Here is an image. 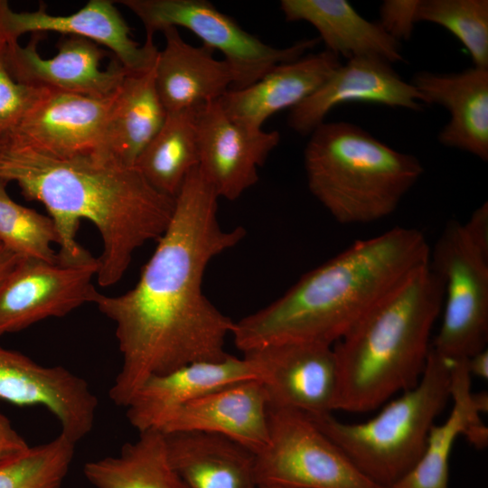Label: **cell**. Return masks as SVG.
I'll return each instance as SVG.
<instances>
[{
  "label": "cell",
  "instance_id": "52a82bcc",
  "mask_svg": "<svg viewBox=\"0 0 488 488\" xmlns=\"http://www.w3.org/2000/svg\"><path fill=\"white\" fill-rule=\"evenodd\" d=\"M429 267L444 285L443 319L431 348L451 360L467 359L488 341V250L463 223H446L429 253Z\"/></svg>",
  "mask_w": 488,
  "mask_h": 488
},
{
  "label": "cell",
  "instance_id": "83f0119b",
  "mask_svg": "<svg viewBox=\"0 0 488 488\" xmlns=\"http://www.w3.org/2000/svg\"><path fill=\"white\" fill-rule=\"evenodd\" d=\"M197 109L167 113L135 164L151 186L173 198L199 164Z\"/></svg>",
  "mask_w": 488,
  "mask_h": 488
},
{
  "label": "cell",
  "instance_id": "8fae6325",
  "mask_svg": "<svg viewBox=\"0 0 488 488\" xmlns=\"http://www.w3.org/2000/svg\"><path fill=\"white\" fill-rule=\"evenodd\" d=\"M244 356L257 371L269 408L310 417L334 411L337 369L333 345L282 342L244 352Z\"/></svg>",
  "mask_w": 488,
  "mask_h": 488
},
{
  "label": "cell",
  "instance_id": "3957f363",
  "mask_svg": "<svg viewBox=\"0 0 488 488\" xmlns=\"http://www.w3.org/2000/svg\"><path fill=\"white\" fill-rule=\"evenodd\" d=\"M429 253L414 228L395 227L355 241L271 304L234 322V343L243 352L291 341L333 345L427 264Z\"/></svg>",
  "mask_w": 488,
  "mask_h": 488
},
{
  "label": "cell",
  "instance_id": "4fadbf2b",
  "mask_svg": "<svg viewBox=\"0 0 488 488\" xmlns=\"http://www.w3.org/2000/svg\"><path fill=\"white\" fill-rule=\"evenodd\" d=\"M0 400L42 406L76 444L92 430L98 399L87 381L62 366H43L0 345Z\"/></svg>",
  "mask_w": 488,
  "mask_h": 488
},
{
  "label": "cell",
  "instance_id": "cb8c5ba5",
  "mask_svg": "<svg viewBox=\"0 0 488 488\" xmlns=\"http://www.w3.org/2000/svg\"><path fill=\"white\" fill-rule=\"evenodd\" d=\"M166 116L155 88V67L145 72H127L114 93L103 133L92 155L135 166Z\"/></svg>",
  "mask_w": 488,
  "mask_h": 488
},
{
  "label": "cell",
  "instance_id": "ffe728a7",
  "mask_svg": "<svg viewBox=\"0 0 488 488\" xmlns=\"http://www.w3.org/2000/svg\"><path fill=\"white\" fill-rule=\"evenodd\" d=\"M340 57L324 50L279 64L251 85L229 89L219 104L236 123L263 129L274 114L293 108L321 87L341 66Z\"/></svg>",
  "mask_w": 488,
  "mask_h": 488
},
{
  "label": "cell",
  "instance_id": "d590c367",
  "mask_svg": "<svg viewBox=\"0 0 488 488\" xmlns=\"http://www.w3.org/2000/svg\"><path fill=\"white\" fill-rule=\"evenodd\" d=\"M466 366L471 376L483 380L488 378V351L483 349L466 359Z\"/></svg>",
  "mask_w": 488,
  "mask_h": 488
},
{
  "label": "cell",
  "instance_id": "d6a6232c",
  "mask_svg": "<svg viewBox=\"0 0 488 488\" xmlns=\"http://www.w3.org/2000/svg\"><path fill=\"white\" fill-rule=\"evenodd\" d=\"M419 0H385L380 7L381 28L399 42L408 40L414 31Z\"/></svg>",
  "mask_w": 488,
  "mask_h": 488
},
{
  "label": "cell",
  "instance_id": "7a4b0ae2",
  "mask_svg": "<svg viewBox=\"0 0 488 488\" xmlns=\"http://www.w3.org/2000/svg\"><path fill=\"white\" fill-rule=\"evenodd\" d=\"M0 179L15 183L26 199L45 207L58 231L62 264L95 258L77 240L82 220L95 226L102 240L96 279L103 287L122 278L138 248L162 236L174 208V198L151 186L136 166L92 154L55 157L5 141Z\"/></svg>",
  "mask_w": 488,
  "mask_h": 488
},
{
  "label": "cell",
  "instance_id": "5b68a950",
  "mask_svg": "<svg viewBox=\"0 0 488 488\" xmlns=\"http://www.w3.org/2000/svg\"><path fill=\"white\" fill-rule=\"evenodd\" d=\"M304 151L311 193L342 224H362L390 215L424 168L349 122L319 125Z\"/></svg>",
  "mask_w": 488,
  "mask_h": 488
},
{
  "label": "cell",
  "instance_id": "ac0fdd59",
  "mask_svg": "<svg viewBox=\"0 0 488 488\" xmlns=\"http://www.w3.org/2000/svg\"><path fill=\"white\" fill-rule=\"evenodd\" d=\"M159 431L219 435L257 455L268 440V401L265 389L257 379L218 389L184 405Z\"/></svg>",
  "mask_w": 488,
  "mask_h": 488
},
{
  "label": "cell",
  "instance_id": "44dd1931",
  "mask_svg": "<svg viewBox=\"0 0 488 488\" xmlns=\"http://www.w3.org/2000/svg\"><path fill=\"white\" fill-rule=\"evenodd\" d=\"M450 376L453 405L448 417L434 424L417 465L389 488H449V459L455 439L464 435L476 448L487 446L488 430L481 420V414L488 410L487 393L472 391L466 359L451 360Z\"/></svg>",
  "mask_w": 488,
  "mask_h": 488
},
{
  "label": "cell",
  "instance_id": "5bb4252c",
  "mask_svg": "<svg viewBox=\"0 0 488 488\" xmlns=\"http://www.w3.org/2000/svg\"><path fill=\"white\" fill-rule=\"evenodd\" d=\"M196 123L200 172L219 199H238L258 182V167L278 145L280 134L236 123L218 100L197 109Z\"/></svg>",
  "mask_w": 488,
  "mask_h": 488
},
{
  "label": "cell",
  "instance_id": "277c9868",
  "mask_svg": "<svg viewBox=\"0 0 488 488\" xmlns=\"http://www.w3.org/2000/svg\"><path fill=\"white\" fill-rule=\"evenodd\" d=\"M443 301V282L428 261L335 343L333 409L370 412L414 388L426 369Z\"/></svg>",
  "mask_w": 488,
  "mask_h": 488
},
{
  "label": "cell",
  "instance_id": "30bf717a",
  "mask_svg": "<svg viewBox=\"0 0 488 488\" xmlns=\"http://www.w3.org/2000/svg\"><path fill=\"white\" fill-rule=\"evenodd\" d=\"M98 258L79 265L22 258L0 285V336L92 303Z\"/></svg>",
  "mask_w": 488,
  "mask_h": 488
},
{
  "label": "cell",
  "instance_id": "8d00e7d4",
  "mask_svg": "<svg viewBox=\"0 0 488 488\" xmlns=\"http://www.w3.org/2000/svg\"><path fill=\"white\" fill-rule=\"evenodd\" d=\"M21 258L20 256L5 247L0 248V285L16 267Z\"/></svg>",
  "mask_w": 488,
  "mask_h": 488
},
{
  "label": "cell",
  "instance_id": "484cf974",
  "mask_svg": "<svg viewBox=\"0 0 488 488\" xmlns=\"http://www.w3.org/2000/svg\"><path fill=\"white\" fill-rule=\"evenodd\" d=\"M164 435L170 461L187 488H261L255 454L241 445L203 432Z\"/></svg>",
  "mask_w": 488,
  "mask_h": 488
},
{
  "label": "cell",
  "instance_id": "ab89813d",
  "mask_svg": "<svg viewBox=\"0 0 488 488\" xmlns=\"http://www.w3.org/2000/svg\"><path fill=\"white\" fill-rule=\"evenodd\" d=\"M4 247L1 243H0V248Z\"/></svg>",
  "mask_w": 488,
  "mask_h": 488
},
{
  "label": "cell",
  "instance_id": "f1b7e54d",
  "mask_svg": "<svg viewBox=\"0 0 488 488\" xmlns=\"http://www.w3.org/2000/svg\"><path fill=\"white\" fill-rule=\"evenodd\" d=\"M0 179V243L21 258L59 262L52 248L59 245L55 224L49 215L15 202Z\"/></svg>",
  "mask_w": 488,
  "mask_h": 488
},
{
  "label": "cell",
  "instance_id": "e575fe53",
  "mask_svg": "<svg viewBox=\"0 0 488 488\" xmlns=\"http://www.w3.org/2000/svg\"><path fill=\"white\" fill-rule=\"evenodd\" d=\"M471 239L482 249L488 250V205L478 207L463 224Z\"/></svg>",
  "mask_w": 488,
  "mask_h": 488
},
{
  "label": "cell",
  "instance_id": "4316f807",
  "mask_svg": "<svg viewBox=\"0 0 488 488\" xmlns=\"http://www.w3.org/2000/svg\"><path fill=\"white\" fill-rule=\"evenodd\" d=\"M83 473L96 488H187L170 461L164 435L156 429L140 432L117 456L88 462Z\"/></svg>",
  "mask_w": 488,
  "mask_h": 488
},
{
  "label": "cell",
  "instance_id": "4dcf8cb0",
  "mask_svg": "<svg viewBox=\"0 0 488 488\" xmlns=\"http://www.w3.org/2000/svg\"><path fill=\"white\" fill-rule=\"evenodd\" d=\"M436 23L454 34L475 67L488 69L487 0H419L416 22Z\"/></svg>",
  "mask_w": 488,
  "mask_h": 488
},
{
  "label": "cell",
  "instance_id": "d4e9b609",
  "mask_svg": "<svg viewBox=\"0 0 488 488\" xmlns=\"http://www.w3.org/2000/svg\"><path fill=\"white\" fill-rule=\"evenodd\" d=\"M280 9L288 22L312 24L326 50L338 57H377L391 64L403 61L400 43L346 0H282Z\"/></svg>",
  "mask_w": 488,
  "mask_h": 488
},
{
  "label": "cell",
  "instance_id": "603a6c76",
  "mask_svg": "<svg viewBox=\"0 0 488 488\" xmlns=\"http://www.w3.org/2000/svg\"><path fill=\"white\" fill-rule=\"evenodd\" d=\"M411 84L424 104H438L450 113L438 134L448 147L488 159V69L474 67L458 73H417Z\"/></svg>",
  "mask_w": 488,
  "mask_h": 488
},
{
  "label": "cell",
  "instance_id": "e0dca14e",
  "mask_svg": "<svg viewBox=\"0 0 488 488\" xmlns=\"http://www.w3.org/2000/svg\"><path fill=\"white\" fill-rule=\"evenodd\" d=\"M113 96L94 98L50 90L6 141L55 157L93 154L103 133Z\"/></svg>",
  "mask_w": 488,
  "mask_h": 488
},
{
  "label": "cell",
  "instance_id": "2e32d148",
  "mask_svg": "<svg viewBox=\"0 0 488 488\" xmlns=\"http://www.w3.org/2000/svg\"><path fill=\"white\" fill-rule=\"evenodd\" d=\"M370 102L419 111L421 94L404 81L391 63L377 57H357L341 64L312 95L290 109L289 127L310 135L336 106L346 102Z\"/></svg>",
  "mask_w": 488,
  "mask_h": 488
},
{
  "label": "cell",
  "instance_id": "74e56055",
  "mask_svg": "<svg viewBox=\"0 0 488 488\" xmlns=\"http://www.w3.org/2000/svg\"><path fill=\"white\" fill-rule=\"evenodd\" d=\"M3 144L0 142V152L2 150Z\"/></svg>",
  "mask_w": 488,
  "mask_h": 488
},
{
  "label": "cell",
  "instance_id": "7c38bea8",
  "mask_svg": "<svg viewBox=\"0 0 488 488\" xmlns=\"http://www.w3.org/2000/svg\"><path fill=\"white\" fill-rule=\"evenodd\" d=\"M41 39V33H34L24 46L7 42L6 65L17 82L52 91L107 98L115 93L128 72L116 58L102 70L100 64L107 52L89 39L64 35L56 44L57 53L47 59L38 52Z\"/></svg>",
  "mask_w": 488,
  "mask_h": 488
},
{
  "label": "cell",
  "instance_id": "ba28073f",
  "mask_svg": "<svg viewBox=\"0 0 488 488\" xmlns=\"http://www.w3.org/2000/svg\"><path fill=\"white\" fill-rule=\"evenodd\" d=\"M142 23L146 38L169 27H183L202 41V45L219 51L232 68V89L248 87L274 67L296 61L320 42L300 40L277 48L265 43L244 30L232 17L206 0H120Z\"/></svg>",
  "mask_w": 488,
  "mask_h": 488
},
{
  "label": "cell",
  "instance_id": "6da1fadb",
  "mask_svg": "<svg viewBox=\"0 0 488 488\" xmlns=\"http://www.w3.org/2000/svg\"><path fill=\"white\" fill-rule=\"evenodd\" d=\"M218 201L199 168L193 169L136 286L112 296L97 291L93 298L115 324L122 355L109 389L116 406L126 408L152 376L229 355L225 343L234 321L206 297L202 281L211 260L239 243L245 229H222Z\"/></svg>",
  "mask_w": 488,
  "mask_h": 488
},
{
  "label": "cell",
  "instance_id": "f35d334b",
  "mask_svg": "<svg viewBox=\"0 0 488 488\" xmlns=\"http://www.w3.org/2000/svg\"><path fill=\"white\" fill-rule=\"evenodd\" d=\"M266 488H278V487H266Z\"/></svg>",
  "mask_w": 488,
  "mask_h": 488
},
{
  "label": "cell",
  "instance_id": "7402d4cb",
  "mask_svg": "<svg viewBox=\"0 0 488 488\" xmlns=\"http://www.w3.org/2000/svg\"><path fill=\"white\" fill-rule=\"evenodd\" d=\"M165 45L158 52L155 83L167 113L195 109L221 99L235 83V74L214 51L186 42L177 28L163 31Z\"/></svg>",
  "mask_w": 488,
  "mask_h": 488
},
{
  "label": "cell",
  "instance_id": "8992f818",
  "mask_svg": "<svg viewBox=\"0 0 488 488\" xmlns=\"http://www.w3.org/2000/svg\"><path fill=\"white\" fill-rule=\"evenodd\" d=\"M450 364L431 348L418 384L366 421L343 422L333 413L309 417L365 476L389 488L424 453L429 431L450 399Z\"/></svg>",
  "mask_w": 488,
  "mask_h": 488
},
{
  "label": "cell",
  "instance_id": "f546056e",
  "mask_svg": "<svg viewBox=\"0 0 488 488\" xmlns=\"http://www.w3.org/2000/svg\"><path fill=\"white\" fill-rule=\"evenodd\" d=\"M76 443L60 433L29 446L0 465V488H61L73 460Z\"/></svg>",
  "mask_w": 488,
  "mask_h": 488
},
{
  "label": "cell",
  "instance_id": "9c48e42d",
  "mask_svg": "<svg viewBox=\"0 0 488 488\" xmlns=\"http://www.w3.org/2000/svg\"><path fill=\"white\" fill-rule=\"evenodd\" d=\"M261 488H383L306 414L268 407V440L255 455Z\"/></svg>",
  "mask_w": 488,
  "mask_h": 488
},
{
  "label": "cell",
  "instance_id": "9a60e30c",
  "mask_svg": "<svg viewBox=\"0 0 488 488\" xmlns=\"http://www.w3.org/2000/svg\"><path fill=\"white\" fill-rule=\"evenodd\" d=\"M49 32L83 37L108 48L128 72L152 70L159 52L153 38L140 45L131 37L130 27L113 1L89 0L73 14L54 15L43 3L32 12H15L7 1L0 0V34L7 42H18L25 33Z\"/></svg>",
  "mask_w": 488,
  "mask_h": 488
},
{
  "label": "cell",
  "instance_id": "836d02e7",
  "mask_svg": "<svg viewBox=\"0 0 488 488\" xmlns=\"http://www.w3.org/2000/svg\"><path fill=\"white\" fill-rule=\"evenodd\" d=\"M30 446L0 411V465L19 455Z\"/></svg>",
  "mask_w": 488,
  "mask_h": 488
},
{
  "label": "cell",
  "instance_id": "1f68e13d",
  "mask_svg": "<svg viewBox=\"0 0 488 488\" xmlns=\"http://www.w3.org/2000/svg\"><path fill=\"white\" fill-rule=\"evenodd\" d=\"M7 41L0 34V142L9 139L26 114L50 91L17 82L5 61Z\"/></svg>",
  "mask_w": 488,
  "mask_h": 488
},
{
  "label": "cell",
  "instance_id": "d6986e66",
  "mask_svg": "<svg viewBox=\"0 0 488 488\" xmlns=\"http://www.w3.org/2000/svg\"><path fill=\"white\" fill-rule=\"evenodd\" d=\"M257 379V371L246 358L229 354L218 361L185 365L148 378L128 402L127 418L138 431L160 430L165 422L189 402L222 387Z\"/></svg>",
  "mask_w": 488,
  "mask_h": 488
}]
</instances>
